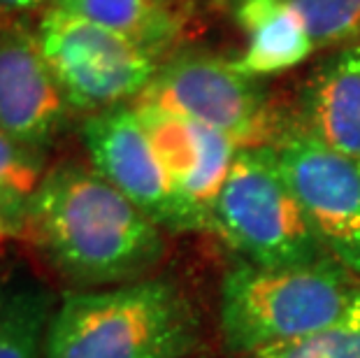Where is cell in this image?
I'll list each match as a JSON object with an SVG mask.
<instances>
[{
    "instance_id": "6da1fadb",
    "label": "cell",
    "mask_w": 360,
    "mask_h": 358,
    "mask_svg": "<svg viewBox=\"0 0 360 358\" xmlns=\"http://www.w3.org/2000/svg\"><path fill=\"white\" fill-rule=\"evenodd\" d=\"M21 235L75 288L151 277L167 251L156 221L91 165L75 161L44 172L26 205Z\"/></svg>"
},
{
    "instance_id": "7a4b0ae2",
    "label": "cell",
    "mask_w": 360,
    "mask_h": 358,
    "mask_svg": "<svg viewBox=\"0 0 360 358\" xmlns=\"http://www.w3.org/2000/svg\"><path fill=\"white\" fill-rule=\"evenodd\" d=\"M202 347V321L177 281L144 277L72 288L53 309L44 358H188Z\"/></svg>"
},
{
    "instance_id": "3957f363",
    "label": "cell",
    "mask_w": 360,
    "mask_h": 358,
    "mask_svg": "<svg viewBox=\"0 0 360 358\" xmlns=\"http://www.w3.org/2000/svg\"><path fill=\"white\" fill-rule=\"evenodd\" d=\"M358 291L360 279L333 256L279 268L242 263L221 281V335L231 352L251 356L326 328Z\"/></svg>"
},
{
    "instance_id": "277c9868",
    "label": "cell",
    "mask_w": 360,
    "mask_h": 358,
    "mask_svg": "<svg viewBox=\"0 0 360 358\" xmlns=\"http://www.w3.org/2000/svg\"><path fill=\"white\" fill-rule=\"evenodd\" d=\"M212 231L251 265H304L328 256L283 177L274 147L237 151Z\"/></svg>"
},
{
    "instance_id": "5b68a950",
    "label": "cell",
    "mask_w": 360,
    "mask_h": 358,
    "mask_svg": "<svg viewBox=\"0 0 360 358\" xmlns=\"http://www.w3.org/2000/svg\"><path fill=\"white\" fill-rule=\"evenodd\" d=\"M137 101L219 131L240 149L274 147L286 131L258 79L210 51H174Z\"/></svg>"
},
{
    "instance_id": "8992f818",
    "label": "cell",
    "mask_w": 360,
    "mask_h": 358,
    "mask_svg": "<svg viewBox=\"0 0 360 358\" xmlns=\"http://www.w3.org/2000/svg\"><path fill=\"white\" fill-rule=\"evenodd\" d=\"M42 54L72 112H105L135 103L160 60L112 30L47 7L37 21Z\"/></svg>"
},
{
    "instance_id": "52a82bcc",
    "label": "cell",
    "mask_w": 360,
    "mask_h": 358,
    "mask_svg": "<svg viewBox=\"0 0 360 358\" xmlns=\"http://www.w3.org/2000/svg\"><path fill=\"white\" fill-rule=\"evenodd\" d=\"M274 149L321 247L360 279V161L302 128H286Z\"/></svg>"
},
{
    "instance_id": "ba28073f",
    "label": "cell",
    "mask_w": 360,
    "mask_h": 358,
    "mask_svg": "<svg viewBox=\"0 0 360 358\" xmlns=\"http://www.w3.org/2000/svg\"><path fill=\"white\" fill-rule=\"evenodd\" d=\"M91 167L163 231H184L172 181L133 103L89 114L82 126Z\"/></svg>"
},
{
    "instance_id": "9c48e42d",
    "label": "cell",
    "mask_w": 360,
    "mask_h": 358,
    "mask_svg": "<svg viewBox=\"0 0 360 358\" xmlns=\"http://www.w3.org/2000/svg\"><path fill=\"white\" fill-rule=\"evenodd\" d=\"M133 108L177 193L184 231H212V217L240 147L219 131L156 105Z\"/></svg>"
},
{
    "instance_id": "30bf717a",
    "label": "cell",
    "mask_w": 360,
    "mask_h": 358,
    "mask_svg": "<svg viewBox=\"0 0 360 358\" xmlns=\"http://www.w3.org/2000/svg\"><path fill=\"white\" fill-rule=\"evenodd\" d=\"M70 112L37 28L24 19L0 21V131L42 151L63 133Z\"/></svg>"
},
{
    "instance_id": "8fae6325",
    "label": "cell",
    "mask_w": 360,
    "mask_h": 358,
    "mask_svg": "<svg viewBox=\"0 0 360 358\" xmlns=\"http://www.w3.org/2000/svg\"><path fill=\"white\" fill-rule=\"evenodd\" d=\"M302 128L342 156L360 161V44H347L302 89Z\"/></svg>"
},
{
    "instance_id": "7c38bea8",
    "label": "cell",
    "mask_w": 360,
    "mask_h": 358,
    "mask_svg": "<svg viewBox=\"0 0 360 358\" xmlns=\"http://www.w3.org/2000/svg\"><path fill=\"white\" fill-rule=\"evenodd\" d=\"M235 19L247 35V49L235 65L254 79L286 72L316 49L288 0H240Z\"/></svg>"
},
{
    "instance_id": "4fadbf2b",
    "label": "cell",
    "mask_w": 360,
    "mask_h": 358,
    "mask_svg": "<svg viewBox=\"0 0 360 358\" xmlns=\"http://www.w3.org/2000/svg\"><path fill=\"white\" fill-rule=\"evenodd\" d=\"M51 5L126 37L160 63L181 42L184 19L172 0H51Z\"/></svg>"
},
{
    "instance_id": "5bb4252c",
    "label": "cell",
    "mask_w": 360,
    "mask_h": 358,
    "mask_svg": "<svg viewBox=\"0 0 360 358\" xmlns=\"http://www.w3.org/2000/svg\"><path fill=\"white\" fill-rule=\"evenodd\" d=\"M53 298L40 284L0 288V358H44Z\"/></svg>"
},
{
    "instance_id": "9a60e30c",
    "label": "cell",
    "mask_w": 360,
    "mask_h": 358,
    "mask_svg": "<svg viewBox=\"0 0 360 358\" xmlns=\"http://www.w3.org/2000/svg\"><path fill=\"white\" fill-rule=\"evenodd\" d=\"M249 358H360V291L326 328L307 338L260 349Z\"/></svg>"
},
{
    "instance_id": "2e32d148",
    "label": "cell",
    "mask_w": 360,
    "mask_h": 358,
    "mask_svg": "<svg viewBox=\"0 0 360 358\" xmlns=\"http://www.w3.org/2000/svg\"><path fill=\"white\" fill-rule=\"evenodd\" d=\"M44 158L28 144L0 131V205L24 224V212L44 177Z\"/></svg>"
},
{
    "instance_id": "e0dca14e",
    "label": "cell",
    "mask_w": 360,
    "mask_h": 358,
    "mask_svg": "<svg viewBox=\"0 0 360 358\" xmlns=\"http://www.w3.org/2000/svg\"><path fill=\"white\" fill-rule=\"evenodd\" d=\"M316 49L354 44L360 35V0H288Z\"/></svg>"
},
{
    "instance_id": "ac0fdd59",
    "label": "cell",
    "mask_w": 360,
    "mask_h": 358,
    "mask_svg": "<svg viewBox=\"0 0 360 358\" xmlns=\"http://www.w3.org/2000/svg\"><path fill=\"white\" fill-rule=\"evenodd\" d=\"M49 0H0V21L24 19L26 14L40 10Z\"/></svg>"
},
{
    "instance_id": "d6986e66",
    "label": "cell",
    "mask_w": 360,
    "mask_h": 358,
    "mask_svg": "<svg viewBox=\"0 0 360 358\" xmlns=\"http://www.w3.org/2000/svg\"><path fill=\"white\" fill-rule=\"evenodd\" d=\"M17 235H21V224L0 205V245L10 238H17Z\"/></svg>"
}]
</instances>
